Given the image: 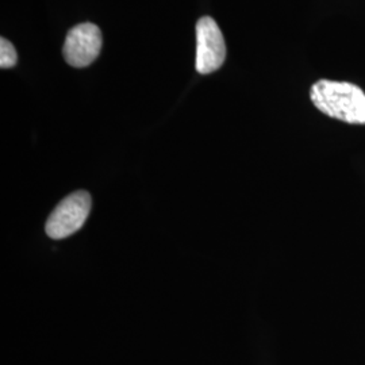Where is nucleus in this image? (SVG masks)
Wrapping results in <instances>:
<instances>
[{"mask_svg": "<svg viewBox=\"0 0 365 365\" xmlns=\"http://www.w3.org/2000/svg\"><path fill=\"white\" fill-rule=\"evenodd\" d=\"M310 98L327 117L352 125H365V93L356 84L319 80L312 87Z\"/></svg>", "mask_w": 365, "mask_h": 365, "instance_id": "obj_1", "label": "nucleus"}, {"mask_svg": "<svg viewBox=\"0 0 365 365\" xmlns=\"http://www.w3.org/2000/svg\"><path fill=\"white\" fill-rule=\"evenodd\" d=\"M91 210V196L87 191H76L54 209L46 222V235L53 240H63L76 233L84 225Z\"/></svg>", "mask_w": 365, "mask_h": 365, "instance_id": "obj_2", "label": "nucleus"}, {"mask_svg": "<svg viewBox=\"0 0 365 365\" xmlns=\"http://www.w3.org/2000/svg\"><path fill=\"white\" fill-rule=\"evenodd\" d=\"M226 58V45L217 22L203 16L196 24V71L209 75L218 71Z\"/></svg>", "mask_w": 365, "mask_h": 365, "instance_id": "obj_3", "label": "nucleus"}, {"mask_svg": "<svg viewBox=\"0 0 365 365\" xmlns=\"http://www.w3.org/2000/svg\"><path fill=\"white\" fill-rule=\"evenodd\" d=\"M102 49L101 29L93 24H81L69 30L64 42V58L73 68L91 66Z\"/></svg>", "mask_w": 365, "mask_h": 365, "instance_id": "obj_4", "label": "nucleus"}, {"mask_svg": "<svg viewBox=\"0 0 365 365\" xmlns=\"http://www.w3.org/2000/svg\"><path fill=\"white\" fill-rule=\"evenodd\" d=\"M18 56L13 43L9 39H0V66L1 69H10L16 66Z\"/></svg>", "mask_w": 365, "mask_h": 365, "instance_id": "obj_5", "label": "nucleus"}]
</instances>
